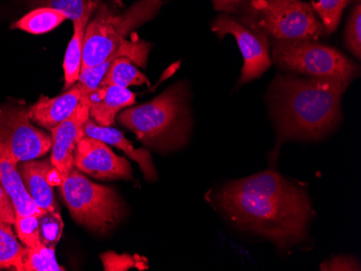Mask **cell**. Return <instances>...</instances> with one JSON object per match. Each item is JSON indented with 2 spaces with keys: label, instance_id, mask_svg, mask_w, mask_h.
Returning a JSON list of instances; mask_svg holds the SVG:
<instances>
[{
  "label": "cell",
  "instance_id": "cell-23",
  "mask_svg": "<svg viewBox=\"0 0 361 271\" xmlns=\"http://www.w3.org/2000/svg\"><path fill=\"white\" fill-rule=\"evenodd\" d=\"M310 4L324 25L326 35H330L336 32L342 19L343 11L350 5V0H312Z\"/></svg>",
  "mask_w": 361,
  "mask_h": 271
},
{
  "label": "cell",
  "instance_id": "cell-20",
  "mask_svg": "<svg viewBox=\"0 0 361 271\" xmlns=\"http://www.w3.org/2000/svg\"><path fill=\"white\" fill-rule=\"evenodd\" d=\"M25 248L18 242L11 224L0 220V268L21 270Z\"/></svg>",
  "mask_w": 361,
  "mask_h": 271
},
{
  "label": "cell",
  "instance_id": "cell-24",
  "mask_svg": "<svg viewBox=\"0 0 361 271\" xmlns=\"http://www.w3.org/2000/svg\"><path fill=\"white\" fill-rule=\"evenodd\" d=\"M40 241L44 246L56 248L63 234L62 216L56 212L46 211L38 216Z\"/></svg>",
  "mask_w": 361,
  "mask_h": 271
},
{
  "label": "cell",
  "instance_id": "cell-16",
  "mask_svg": "<svg viewBox=\"0 0 361 271\" xmlns=\"http://www.w3.org/2000/svg\"><path fill=\"white\" fill-rule=\"evenodd\" d=\"M85 134L92 139H100L104 141L105 144L123 151L127 157L139 163L146 181L154 182L157 179V171L152 160L149 149H135L121 131L111 127H101L89 117L88 120L85 123Z\"/></svg>",
  "mask_w": 361,
  "mask_h": 271
},
{
  "label": "cell",
  "instance_id": "cell-15",
  "mask_svg": "<svg viewBox=\"0 0 361 271\" xmlns=\"http://www.w3.org/2000/svg\"><path fill=\"white\" fill-rule=\"evenodd\" d=\"M19 163L14 160L7 147L0 141V183L5 188L6 193L13 204L16 218L18 216L35 215L44 213L32 201L24 186L18 170Z\"/></svg>",
  "mask_w": 361,
  "mask_h": 271
},
{
  "label": "cell",
  "instance_id": "cell-18",
  "mask_svg": "<svg viewBox=\"0 0 361 271\" xmlns=\"http://www.w3.org/2000/svg\"><path fill=\"white\" fill-rule=\"evenodd\" d=\"M65 20H68V18L62 12L51 8L40 7L36 8L19 21H16L12 28L24 30L32 35H42L51 32Z\"/></svg>",
  "mask_w": 361,
  "mask_h": 271
},
{
  "label": "cell",
  "instance_id": "cell-8",
  "mask_svg": "<svg viewBox=\"0 0 361 271\" xmlns=\"http://www.w3.org/2000/svg\"><path fill=\"white\" fill-rule=\"evenodd\" d=\"M0 141L18 163L44 157L52 147V137L32 125L25 104L11 101L0 104Z\"/></svg>",
  "mask_w": 361,
  "mask_h": 271
},
{
  "label": "cell",
  "instance_id": "cell-9",
  "mask_svg": "<svg viewBox=\"0 0 361 271\" xmlns=\"http://www.w3.org/2000/svg\"><path fill=\"white\" fill-rule=\"evenodd\" d=\"M213 33L220 38L234 36L243 58L239 84H248L259 78L271 66V42L267 35L241 23L234 15L221 13L211 25Z\"/></svg>",
  "mask_w": 361,
  "mask_h": 271
},
{
  "label": "cell",
  "instance_id": "cell-5",
  "mask_svg": "<svg viewBox=\"0 0 361 271\" xmlns=\"http://www.w3.org/2000/svg\"><path fill=\"white\" fill-rule=\"evenodd\" d=\"M271 56L276 65L289 74L350 82L359 75L356 63L317 40L271 39Z\"/></svg>",
  "mask_w": 361,
  "mask_h": 271
},
{
  "label": "cell",
  "instance_id": "cell-29",
  "mask_svg": "<svg viewBox=\"0 0 361 271\" xmlns=\"http://www.w3.org/2000/svg\"><path fill=\"white\" fill-rule=\"evenodd\" d=\"M0 220L11 224V225H13L16 222L13 204L1 183H0Z\"/></svg>",
  "mask_w": 361,
  "mask_h": 271
},
{
  "label": "cell",
  "instance_id": "cell-7",
  "mask_svg": "<svg viewBox=\"0 0 361 271\" xmlns=\"http://www.w3.org/2000/svg\"><path fill=\"white\" fill-rule=\"evenodd\" d=\"M58 186L73 218L89 229L103 234L123 218V202L117 194L111 188L93 183L76 168L59 179Z\"/></svg>",
  "mask_w": 361,
  "mask_h": 271
},
{
  "label": "cell",
  "instance_id": "cell-14",
  "mask_svg": "<svg viewBox=\"0 0 361 271\" xmlns=\"http://www.w3.org/2000/svg\"><path fill=\"white\" fill-rule=\"evenodd\" d=\"M135 93L116 86H101L86 99L89 116L101 127H111L117 115L135 104Z\"/></svg>",
  "mask_w": 361,
  "mask_h": 271
},
{
  "label": "cell",
  "instance_id": "cell-26",
  "mask_svg": "<svg viewBox=\"0 0 361 271\" xmlns=\"http://www.w3.org/2000/svg\"><path fill=\"white\" fill-rule=\"evenodd\" d=\"M16 234L21 240L22 244L27 248H36L40 246L39 225H38V216L26 215L16 218Z\"/></svg>",
  "mask_w": 361,
  "mask_h": 271
},
{
  "label": "cell",
  "instance_id": "cell-6",
  "mask_svg": "<svg viewBox=\"0 0 361 271\" xmlns=\"http://www.w3.org/2000/svg\"><path fill=\"white\" fill-rule=\"evenodd\" d=\"M236 18L271 39L318 42L326 35L310 4L302 0H262Z\"/></svg>",
  "mask_w": 361,
  "mask_h": 271
},
{
  "label": "cell",
  "instance_id": "cell-19",
  "mask_svg": "<svg viewBox=\"0 0 361 271\" xmlns=\"http://www.w3.org/2000/svg\"><path fill=\"white\" fill-rule=\"evenodd\" d=\"M143 84H149V78L137 66L133 65V61L123 56L114 60L101 82V86H116L126 89Z\"/></svg>",
  "mask_w": 361,
  "mask_h": 271
},
{
  "label": "cell",
  "instance_id": "cell-12",
  "mask_svg": "<svg viewBox=\"0 0 361 271\" xmlns=\"http://www.w3.org/2000/svg\"><path fill=\"white\" fill-rule=\"evenodd\" d=\"M28 195L36 206L44 211L61 213L54 199V184L56 170L51 160L24 161L18 167Z\"/></svg>",
  "mask_w": 361,
  "mask_h": 271
},
{
  "label": "cell",
  "instance_id": "cell-3",
  "mask_svg": "<svg viewBox=\"0 0 361 271\" xmlns=\"http://www.w3.org/2000/svg\"><path fill=\"white\" fill-rule=\"evenodd\" d=\"M167 1L137 0L123 12L113 5L100 3L85 33L82 68L102 64L118 53L130 58L135 65L146 68L151 44L139 38L128 40L127 36L135 28L153 20Z\"/></svg>",
  "mask_w": 361,
  "mask_h": 271
},
{
  "label": "cell",
  "instance_id": "cell-1",
  "mask_svg": "<svg viewBox=\"0 0 361 271\" xmlns=\"http://www.w3.org/2000/svg\"><path fill=\"white\" fill-rule=\"evenodd\" d=\"M218 203L233 224L265 237L279 251L303 242L315 215L305 190L273 170L229 182Z\"/></svg>",
  "mask_w": 361,
  "mask_h": 271
},
{
  "label": "cell",
  "instance_id": "cell-28",
  "mask_svg": "<svg viewBox=\"0 0 361 271\" xmlns=\"http://www.w3.org/2000/svg\"><path fill=\"white\" fill-rule=\"evenodd\" d=\"M320 270H360V264L350 255H338L320 265Z\"/></svg>",
  "mask_w": 361,
  "mask_h": 271
},
{
  "label": "cell",
  "instance_id": "cell-13",
  "mask_svg": "<svg viewBox=\"0 0 361 271\" xmlns=\"http://www.w3.org/2000/svg\"><path fill=\"white\" fill-rule=\"evenodd\" d=\"M82 86L80 82L65 91L56 98L40 96L35 104L28 108L30 120L52 131L56 125L73 116L82 100Z\"/></svg>",
  "mask_w": 361,
  "mask_h": 271
},
{
  "label": "cell",
  "instance_id": "cell-25",
  "mask_svg": "<svg viewBox=\"0 0 361 271\" xmlns=\"http://www.w3.org/2000/svg\"><path fill=\"white\" fill-rule=\"evenodd\" d=\"M345 46L348 51L356 56L358 60L361 58V5L357 4L348 17L346 24Z\"/></svg>",
  "mask_w": 361,
  "mask_h": 271
},
{
  "label": "cell",
  "instance_id": "cell-21",
  "mask_svg": "<svg viewBox=\"0 0 361 271\" xmlns=\"http://www.w3.org/2000/svg\"><path fill=\"white\" fill-rule=\"evenodd\" d=\"M34 7H46L58 10L73 22L85 17L89 12H95L100 1L99 0H30Z\"/></svg>",
  "mask_w": 361,
  "mask_h": 271
},
{
  "label": "cell",
  "instance_id": "cell-10",
  "mask_svg": "<svg viewBox=\"0 0 361 271\" xmlns=\"http://www.w3.org/2000/svg\"><path fill=\"white\" fill-rule=\"evenodd\" d=\"M74 167L97 179H129L133 168L100 139L85 137L74 151Z\"/></svg>",
  "mask_w": 361,
  "mask_h": 271
},
{
  "label": "cell",
  "instance_id": "cell-30",
  "mask_svg": "<svg viewBox=\"0 0 361 271\" xmlns=\"http://www.w3.org/2000/svg\"><path fill=\"white\" fill-rule=\"evenodd\" d=\"M350 3L360 4L361 0H350Z\"/></svg>",
  "mask_w": 361,
  "mask_h": 271
},
{
  "label": "cell",
  "instance_id": "cell-11",
  "mask_svg": "<svg viewBox=\"0 0 361 271\" xmlns=\"http://www.w3.org/2000/svg\"><path fill=\"white\" fill-rule=\"evenodd\" d=\"M89 108L87 101L81 100L73 116L54 127L52 132V165L58 172L59 179L68 175L74 167V151L77 144L86 137L85 123L89 119Z\"/></svg>",
  "mask_w": 361,
  "mask_h": 271
},
{
  "label": "cell",
  "instance_id": "cell-27",
  "mask_svg": "<svg viewBox=\"0 0 361 271\" xmlns=\"http://www.w3.org/2000/svg\"><path fill=\"white\" fill-rule=\"evenodd\" d=\"M261 1L262 0H212V4L216 11L237 17L259 5Z\"/></svg>",
  "mask_w": 361,
  "mask_h": 271
},
{
  "label": "cell",
  "instance_id": "cell-17",
  "mask_svg": "<svg viewBox=\"0 0 361 271\" xmlns=\"http://www.w3.org/2000/svg\"><path fill=\"white\" fill-rule=\"evenodd\" d=\"M93 13L94 12H89L85 17L73 22L74 23V34H73L72 39L68 42L64 63H63L65 90L72 88L78 82L79 76H80L81 68H82L85 33H86L87 25H88Z\"/></svg>",
  "mask_w": 361,
  "mask_h": 271
},
{
  "label": "cell",
  "instance_id": "cell-2",
  "mask_svg": "<svg viewBox=\"0 0 361 271\" xmlns=\"http://www.w3.org/2000/svg\"><path fill=\"white\" fill-rule=\"evenodd\" d=\"M350 82L336 79L301 78L279 74L271 86V107L277 130L274 156L289 139L316 141L338 127L341 102Z\"/></svg>",
  "mask_w": 361,
  "mask_h": 271
},
{
  "label": "cell",
  "instance_id": "cell-4",
  "mask_svg": "<svg viewBox=\"0 0 361 271\" xmlns=\"http://www.w3.org/2000/svg\"><path fill=\"white\" fill-rule=\"evenodd\" d=\"M188 100V87L178 82L149 102L123 109L117 118L147 149L173 151L183 146L190 137L192 115Z\"/></svg>",
  "mask_w": 361,
  "mask_h": 271
},
{
  "label": "cell",
  "instance_id": "cell-22",
  "mask_svg": "<svg viewBox=\"0 0 361 271\" xmlns=\"http://www.w3.org/2000/svg\"><path fill=\"white\" fill-rule=\"evenodd\" d=\"M50 246H40L25 248L23 265L20 271H63L62 266L56 263V252Z\"/></svg>",
  "mask_w": 361,
  "mask_h": 271
}]
</instances>
